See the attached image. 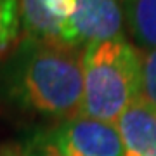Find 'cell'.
Returning <instances> with one entry per match:
<instances>
[{
	"mask_svg": "<svg viewBox=\"0 0 156 156\" xmlns=\"http://www.w3.org/2000/svg\"><path fill=\"white\" fill-rule=\"evenodd\" d=\"M82 76L80 115L118 123L142 95V56L125 37L87 45L82 50Z\"/></svg>",
	"mask_w": 156,
	"mask_h": 156,
	"instance_id": "2",
	"label": "cell"
},
{
	"mask_svg": "<svg viewBox=\"0 0 156 156\" xmlns=\"http://www.w3.org/2000/svg\"><path fill=\"white\" fill-rule=\"evenodd\" d=\"M123 156H156V104L140 95L116 123Z\"/></svg>",
	"mask_w": 156,
	"mask_h": 156,
	"instance_id": "6",
	"label": "cell"
},
{
	"mask_svg": "<svg viewBox=\"0 0 156 156\" xmlns=\"http://www.w3.org/2000/svg\"><path fill=\"white\" fill-rule=\"evenodd\" d=\"M26 38L62 44L76 0H17Z\"/></svg>",
	"mask_w": 156,
	"mask_h": 156,
	"instance_id": "5",
	"label": "cell"
},
{
	"mask_svg": "<svg viewBox=\"0 0 156 156\" xmlns=\"http://www.w3.org/2000/svg\"><path fill=\"white\" fill-rule=\"evenodd\" d=\"M24 156H62V154L40 134L28 144V147L24 151Z\"/></svg>",
	"mask_w": 156,
	"mask_h": 156,
	"instance_id": "10",
	"label": "cell"
},
{
	"mask_svg": "<svg viewBox=\"0 0 156 156\" xmlns=\"http://www.w3.org/2000/svg\"><path fill=\"white\" fill-rule=\"evenodd\" d=\"M82 50L24 38L0 64V94L23 111L68 120L82 111Z\"/></svg>",
	"mask_w": 156,
	"mask_h": 156,
	"instance_id": "1",
	"label": "cell"
},
{
	"mask_svg": "<svg viewBox=\"0 0 156 156\" xmlns=\"http://www.w3.org/2000/svg\"><path fill=\"white\" fill-rule=\"evenodd\" d=\"M125 28L137 49L146 52L156 49V0H120Z\"/></svg>",
	"mask_w": 156,
	"mask_h": 156,
	"instance_id": "7",
	"label": "cell"
},
{
	"mask_svg": "<svg viewBox=\"0 0 156 156\" xmlns=\"http://www.w3.org/2000/svg\"><path fill=\"white\" fill-rule=\"evenodd\" d=\"M125 17L120 0H76L62 44L83 50L87 45L122 38Z\"/></svg>",
	"mask_w": 156,
	"mask_h": 156,
	"instance_id": "4",
	"label": "cell"
},
{
	"mask_svg": "<svg viewBox=\"0 0 156 156\" xmlns=\"http://www.w3.org/2000/svg\"><path fill=\"white\" fill-rule=\"evenodd\" d=\"M21 16L17 0H0V52L9 49L19 37Z\"/></svg>",
	"mask_w": 156,
	"mask_h": 156,
	"instance_id": "8",
	"label": "cell"
},
{
	"mask_svg": "<svg viewBox=\"0 0 156 156\" xmlns=\"http://www.w3.org/2000/svg\"><path fill=\"white\" fill-rule=\"evenodd\" d=\"M62 156H123L116 123L76 115L42 134Z\"/></svg>",
	"mask_w": 156,
	"mask_h": 156,
	"instance_id": "3",
	"label": "cell"
},
{
	"mask_svg": "<svg viewBox=\"0 0 156 156\" xmlns=\"http://www.w3.org/2000/svg\"><path fill=\"white\" fill-rule=\"evenodd\" d=\"M142 95L156 104V49L142 56Z\"/></svg>",
	"mask_w": 156,
	"mask_h": 156,
	"instance_id": "9",
	"label": "cell"
}]
</instances>
